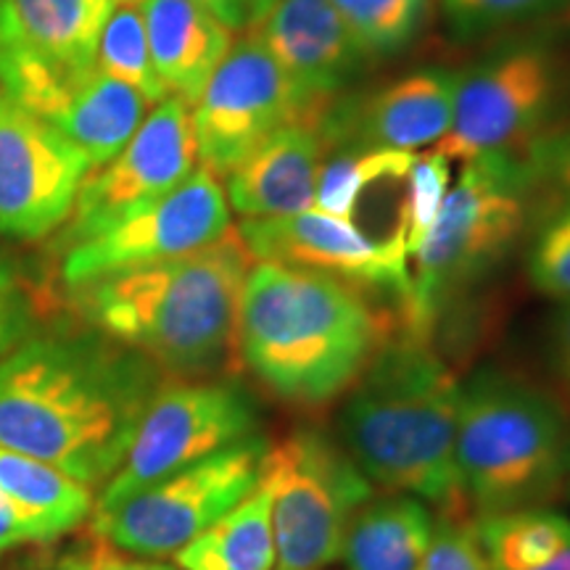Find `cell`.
Returning a JSON list of instances; mask_svg holds the SVG:
<instances>
[{
  "label": "cell",
  "instance_id": "6da1fadb",
  "mask_svg": "<svg viewBox=\"0 0 570 570\" xmlns=\"http://www.w3.org/2000/svg\"><path fill=\"white\" fill-rule=\"evenodd\" d=\"M164 377L148 356L88 325L32 331L0 362V446L104 487Z\"/></svg>",
  "mask_w": 570,
  "mask_h": 570
},
{
  "label": "cell",
  "instance_id": "7a4b0ae2",
  "mask_svg": "<svg viewBox=\"0 0 570 570\" xmlns=\"http://www.w3.org/2000/svg\"><path fill=\"white\" fill-rule=\"evenodd\" d=\"M254 256L230 225L202 252L125 269L69 291L77 317L164 375L212 377L238 354V304Z\"/></svg>",
  "mask_w": 570,
  "mask_h": 570
},
{
  "label": "cell",
  "instance_id": "3957f363",
  "mask_svg": "<svg viewBox=\"0 0 570 570\" xmlns=\"http://www.w3.org/2000/svg\"><path fill=\"white\" fill-rule=\"evenodd\" d=\"M383 323L365 291L315 269L254 262L238 304V356L269 394L323 407L365 373Z\"/></svg>",
  "mask_w": 570,
  "mask_h": 570
},
{
  "label": "cell",
  "instance_id": "277c9868",
  "mask_svg": "<svg viewBox=\"0 0 570 570\" xmlns=\"http://www.w3.org/2000/svg\"><path fill=\"white\" fill-rule=\"evenodd\" d=\"M460 394L462 383L428 341L404 333L377 346L346 391L338 444L373 487L439 510H470L454 465Z\"/></svg>",
  "mask_w": 570,
  "mask_h": 570
},
{
  "label": "cell",
  "instance_id": "5b68a950",
  "mask_svg": "<svg viewBox=\"0 0 570 570\" xmlns=\"http://www.w3.org/2000/svg\"><path fill=\"white\" fill-rule=\"evenodd\" d=\"M454 465L479 515L547 508L570 483V410L504 370L462 383Z\"/></svg>",
  "mask_w": 570,
  "mask_h": 570
},
{
  "label": "cell",
  "instance_id": "8992f818",
  "mask_svg": "<svg viewBox=\"0 0 570 570\" xmlns=\"http://www.w3.org/2000/svg\"><path fill=\"white\" fill-rule=\"evenodd\" d=\"M531 183L523 161L497 151L462 164V175L420 244L402 302L404 333L428 341L449 304L508 256L529 223Z\"/></svg>",
  "mask_w": 570,
  "mask_h": 570
},
{
  "label": "cell",
  "instance_id": "52a82bcc",
  "mask_svg": "<svg viewBox=\"0 0 570 570\" xmlns=\"http://www.w3.org/2000/svg\"><path fill=\"white\" fill-rule=\"evenodd\" d=\"M275 570H325L341 560L348 525L375 487L338 439L298 428L269 446Z\"/></svg>",
  "mask_w": 570,
  "mask_h": 570
},
{
  "label": "cell",
  "instance_id": "ba28073f",
  "mask_svg": "<svg viewBox=\"0 0 570 570\" xmlns=\"http://www.w3.org/2000/svg\"><path fill=\"white\" fill-rule=\"evenodd\" d=\"M267 454V439L256 433L127 497L109 515L92 518V533L135 558H175L259 487Z\"/></svg>",
  "mask_w": 570,
  "mask_h": 570
},
{
  "label": "cell",
  "instance_id": "9c48e42d",
  "mask_svg": "<svg viewBox=\"0 0 570 570\" xmlns=\"http://www.w3.org/2000/svg\"><path fill=\"white\" fill-rule=\"evenodd\" d=\"M252 394L225 381L164 383L148 404L122 465L104 483L90 518L109 515L127 497L177 470L259 433Z\"/></svg>",
  "mask_w": 570,
  "mask_h": 570
},
{
  "label": "cell",
  "instance_id": "30bf717a",
  "mask_svg": "<svg viewBox=\"0 0 570 570\" xmlns=\"http://www.w3.org/2000/svg\"><path fill=\"white\" fill-rule=\"evenodd\" d=\"M333 104H306L265 46L248 32L233 42L190 109L198 167L225 180L281 127L312 125L320 130Z\"/></svg>",
  "mask_w": 570,
  "mask_h": 570
},
{
  "label": "cell",
  "instance_id": "8fae6325",
  "mask_svg": "<svg viewBox=\"0 0 570 570\" xmlns=\"http://www.w3.org/2000/svg\"><path fill=\"white\" fill-rule=\"evenodd\" d=\"M560 77L547 48L515 46L460 71L449 132L431 151L449 164L512 151L537 138L550 117Z\"/></svg>",
  "mask_w": 570,
  "mask_h": 570
},
{
  "label": "cell",
  "instance_id": "7c38bea8",
  "mask_svg": "<svg viewBox=\"0 0 570 570\" xmlns=\"http://www.w3.org/2000/svg\"><path fill=\"white\" fill-rule=\"evenodd\" d=\"M227 230L230 206L225 185L198 167L173 194L69 246L59 265L61 285L71 291L98 277L188 256L223 238Z\"/></svg>",
  "mask_w": 570,
  "mask_h": 570
},
{
  "label": "cell",
  "instance_id": "4fadbf2b",
  "mask_svg": "<svg viewBox=\"0 0 570 570\" xmlns=\"http://www.w3.org/2000/svg\"><path fill=\"white\" fill-rule=\"evenodd\" d=\"M198 169L194 117L180 98H164L142 119L130 142L90 169L77 194L75 209L56 235V252L88 240L127 214L173 194Z\"/></svg>",
  "mask_w": 570,
  "mask_h": 570
},
{
  "label": "cell",
  "instance_id": "5bb4252c",
  "mask_svg": "<svg viewBox=\"0 0 570 570\" xmlns=\"http://www.w3.org/2000/svg\"><path fill=\"white\" fill-rule=\"evenodd\" d=\"M90 169L75 142L0 92V238L59 233Z\"/></svg>",
  "mask_w": 570,
  "mask_h": 570
},
{
  "label": "cell",
  "instance_id": "9a60e30c",
  "mask_svg": "<svg viewBox=\"0 0 570 570\" xmlns=\"http://www.w3.org/2000/svg\"><path fill=\"white\" fill-rule=\"evenodd\" d=\"M238 233L254 262L315 269L362 291H389L402 302L410 291L404 240L370 238L352 219L306 209L285 217L244 219Z\"/></svg>",
  "mask_w": 570,
  "mask_h": 570
},
{
  "label": "cell",
  "instance_id": "2e32d148",
  "mask_svg": "<svg viewBox=\"0 0 570 570\" xmlns=\"http://www.w3.org/2000/svg\"><path fill=\"white\" fill-rule=\"evenodd\" d=\"M460 71L417 69L360 98H336L320 122L331 151H412L436 146L452 127Z\"/></svg>",
  "mask_w": 570,
  "mask_h": 570
},
{
  "label": "cell",
  "instance_id": "e0dca14e",
  "mask_svg": "<svg viewBox=\"0 0 570 570\" xmlns=\"http://www.w3.org/2000/svg\"><path fill=\"white\" fill-rule=\"evenodd\" d=\"M248 32L312 106L336 101L370 61L331 0H277Z\"/></svg>",
  "mask_w": 570,
  "mask_h": 570
},
{
  "label": "cell",
  "instance_id": "ac0fdd59",
  "mask_svg": "<svg viewBox=\"0 0 570 570\" xmlns=\"http://www.w3.org/2000/svg\"><path fill=\"white\" fill-rule=\"evenodd\" d=\"M327 148L317 127L285 125L225 177V198L244 219L315 209Z\"/></svg>",
  "mask_w": 570,
  "mask_h": 570
},
{
  "label": "cell",
  "instance_id": "d6986e66",
  "mask_svg": "<svg viewBox=\"0 0 570 570\" xmlns=\"http://www.w3.org/2000/svg\"><path fill=\"white\" fill-rule=\"evenodd\" d=\"M114 9L117 0H0V46L63 75H88Z\"/></svg>",
  "mask_w": 570,
  "mask_h": 570
},
{
  "label": "cell",
  "instance_id": "ffe728a7",
  "mask_svg": "<svg viewBox=\"0 0 570 570\" xmlns=\"http://www.w3.org/2000/svg\"><path fill=\"white\" fill-rule=\"evenodd\" d=\"M148 51L161 88L194 109L233 48V32L190 0H142Z\"/></svg>",
  "mask_w": 570,
  "mask_h": 570
},
{
  "label": "cell",
  "instance_id": "44dd1931",
  "mask_svg": "<svg viewBox=\"0 0 570 570\" xmlns=\"http://www.w3.org/2000/svg\"><path fill=\"white\" fill-rule=\"evenodd\" d=\"M433 518L412 494L373 497L348 525L341 558L348 570H420Z\"/></svg>",
  "mask_w": 570,
  "mask_h": 570
},
{
  "label": "cell",
  "instance_id": "7402d4cb",
  "mask_svg": "<svg viewBox=\"0 0 570 570\" xmlns=\"http://www.w3.org/2000/svg\"><path fill=\"white\" fill-rule=\"evenodd\" d=\"M148 109L151 104L138 90L92 69L82 77L75 98L51 127L85 151L96 169L130 142L148 117Z\"/></svg>",
  "mask_w": 570,
  "mask_h": 570
},
{
  "label": "cell",
  "instance_id": "603a6c76",
  "mask_svg": "<svg viewBox=\"0 0 570 570\" xmlns=\"http://www.w3.org/2000/svg\"><path fill=\"white\" fill-rule=\"evenodd\" d=\"M273 489L262 479L244 502L175 554L183 570H275Z\"/></svg>",
  "mask_w": 570,
  "mask_h": 570
},
{
  "label": "cell",
  "instance_id": "cb8c5ba5",
  "mask_svg": "<svg viewBox=\"0 0 570 570\" xmlns=\"http://www.w3.org/2000/svg\"><path fill=\"white\" fill-rule=\"evenodd\" d=\"M0 494L42 533L56 541L92 515V489L46 462L0 446Z\"/></svg>",
  "mask_w": 570,
  "mask_h": 570
},
{
  "label": "cell",
  "instance_id": "d4e9b609",
  "mask_svg": "<svg viewBox=\"0 0 570 570\" xmlns=\"http://www.w3.org/2000/svg\"><path fill=\"white\" fill-rule=\"evenodd\" d=\"M491 570H531L570 547V518L550 508L479 515Z\"/></svg>",
  "mask_w": 570,
  "mask_h": 570
},
{
  "label": "cell",
  "instance_id": "484cf974",
  "mask_svg": "<svg viewBox=\"0 0 570 570\" xmlns=\"http://www.w3.org/2000/svg\"><path fill=\"white\" fill-rule=\"evenodd\" d=\"M331 159L323 161L315 190V209L333 217L352 219L360 196L370 185L383 180H407L412 151H331Z\"/></svg>",
  "mask_w": 570,
  "mask_h": 570
},
{
  "label": "cell",
  "instance_id": "4316f807",
  "mask_svg": "<svg viewBox=\"0 0 570 570\" xmlns=\"http://www.w3.org/2000/svg\"><path fill=\"white\" fill-rule=\"evenodd\" d=\"M96 69L111 80L130 85L151 106L169 98L154 71L140 6H117L114 9L101 32V40H98Z\"/></svg>",
  "mask_w": 570,
  "mask_h": 570
},
{
  "label": "cell",
  "instance_id": "83f0119b",
  "mask_svg": "<svg viewBox=\"0 0 570 570\" xmlns=\"http://www.w3.org/2000/svg\"><path fill=\"white\" fill-rule=\"evenodd\" d=\"M367 59L399 53L423 27L428 0H331Z\"/></svg>",
  "mask_w": 570,
  "mask_h": 570
},
{
  "label": "cell",
  "instance_id": "f1b7e54d",
  "mask_svg": "<svg viewBox=\"0 0 570 570\" xmlns=\"http://www.w3.org/2000/svg\"><path fill=\"white\" fill-rule=\"evenodd\" d=\"M525 275L541 296L570 302V198L547 204L525 252Z\"/></svg>",
  "mask_w": 570,
  "mask_h": 570
},
{
  "label": "cell",
  "instance_id": "f546056e",
  "mask_svg": "<svg viewBox=\"0 0 570 570\" xmlns=\"http://www.w3.org/2000/svg\"><path fill=\"white\" fill-rule=\"evenodd\" d=\"M420 570H491L470 510H439Z\"/></svg>",
  "mask_w": 570,
  "mask_h": 570
},
{
  "label": "cell",
  "instance_id": "4dcf8cb0",
  "mask_svg": "<svg viewBox=\"0 0 570 570\" xmlns=\"http://www.w3.org/2000/svg\"><path fill=\"white\" fill-rule=\"evenodd\" d=\"M449 175H452V164L436 151L415 156V161H412L407 175L410 190L404 198V230H407L410 259L417 254L428 230L436 223L449 190Z\"/></svg>",
  "mask_w": 570,
  "mask_h": 570
},
{
  "label": "cell",
  "instance_id": "1f68e13d",
  "mask_svg": "<svg viewBox=\"0 0 570 570\" xmlns=\"http://www.w3.org/2000/svg\"><path fill=\"white\" fill-rule=\"evenodd\" d=\"M570 0H441L446 24L460 38H479L502 27L566 9Z\"/></svg>",
  "mask_w": 570,
  "mask_h": 570
},
{
  "label": "cell",
  "instance_id": "d6a6232c",
  "mask_svg": "<svg viewBox=\"0 0 570 570\" xmlns=\"http://www.w3.org/2000/svg\"><path fill=\"white\" fill-rule=\"evenodd\" d=\"M531 183V196L550 202L570 198V125L539 132L518 154Z\"/></svg>",
  "mask_w": 570,
  "mask_h": 570
},
{
  "label": "cell",
  "instance_id": "836d02e7",
  "mask_svg": "<svg viewBox=\"0 0 570 570\" xmlns=\"http://www.w3.org/2000/svg\"><path fill=\"white\" fill-rule=\"evenodd\" d=\"M59 570H183L175 562H161L151 558H135L117 547H111L109 541L98 539L88 547L63 554L59 562Z\"/></svg>",
  "mask_w": 570,
  "mask_h": 570
},
{
  "label": "cell",
  "instance_id": "e575fe53",
  "mask_svg": "<svg viewBox=\"0 0 570 570\" xmlns=\"http://www.w3.org/2000/svg\"><path fill=\"white\" fill-rule=\"evenodd\" d=\"M38 306L19 283L0 288V362L35 331Z\"/></svg>",
  "mask_w": 570,
  "mask_h": 570
},
{
  "label": "cell",
  "instance_id": "d590c367",
  "mask_svg": "<svg viewBox=\"0 0 570 570\" xmlns=\"http://www.w3.org/2000/svg\"><path fill=\"white\" fill-rule=\"evenodd\" d=\"M21 544H46L42 533L0 494V554Z\"/></svg>",
  "mask_w": 570,
  "mask_h": 570
},
{
  "label": "cell",
  "instance_id": "8d00e7d4",
  "mask_svg": "<svg viewBox=\"0 0 570 570\" xmlns=\"http://www.w3.org/2000/svg\"><path fill=\"white\" fill-rule=\"evenodd\" d=\"M550 352L554 373L570 402V302L560 304L550 325Z\"/></svg>",
  "mask_w": 570,
  "mask_h": 570
},
{
  "label": "cell",
  "instance_id": "74e56055",
  "mask_svg": "<svg viewBox=\"0 0 570 570\" xmlns=\"http://www.w3.org/2000/svg\"><path fill=\"white\" fill-rule=\"evenodd\" d=\"M190 3L202 6L204 11H209L214 19L223 21L230 32H244L248 30L246 9L240 0H190Z\"/></svg>",
  "mask_w": 570,
  "mask_h": 570
},
{
  "label": "cell",
  "instance_id": "f35d334b",
  "mask_svg": "<svg viewBox=\"0 0 570 570\" xmlns=\"http://www.w3.org/2000/svg\"><path fill=\"white\" fill-rule=\"evenodd\" d=\"M246 9V19H248V30H252L254 24H259L262 19L267 17L269 9L277 3V0H240Z\"/></svg>",
  "mask_w": 570,
  "mask_h": 570
},
{
  "label": "cell",
  "instance_id": "ab89813d",
  "mask_svg": "<svg viewBox=\"0 0 570 570\" xmlns=\"http://www.w3.org/2000/svg\"><path fill=\"white\" fill-rule=\"evenodd\" d=\"M13 283H19L17 269H13L9 256L0 252V288H9V285H13Z\"/></svg>",
  "mask_w": 570,
  "mask_h": 570
},
{
  "label": "cell",
  "instance_id": "60d3db41",
  "mask_svg": "<svg viewBox=\"0 0 570 570\" xmlns=\"http://www.w3.org/2000/svg\"><path fill=\"white\" fill-rule=\"evenodd\" d=\"M531 570H570V547H566L560 554H554L552 560H547L544 566Z\"/></svg>",
  "mask_w": 570,
  "mask_h": 570
},
{
  "label": "cell",
  "instance_id": "b9f144b4",
  "mask_svg": "<svg viewBox=\"0 0 570 570\" xmlns=\"http://www.w3.org/2000/svg\"><path fill=\"white\" fill-rule=\"evenodd\" d=\"M142 0H117V6H140Z\"/></svg>",
  "mask_w": 570,
  "mask_h": 570
},
{
  "label": "cell",
  "instance_id": "7bdbcfd3",
  "mask_svg": "<svg viewBox=\"0 0 570 570\" xmlns=\"http://www.w3.org/2000/svg\"><path fill=\"white\" fill-rule=\"evenodd\" d=\"M566 497H568V502H570V483L566 487Z\"/></svg>",
  "mask_w": 570,
  "mask_h": 570
}]
</instances>
